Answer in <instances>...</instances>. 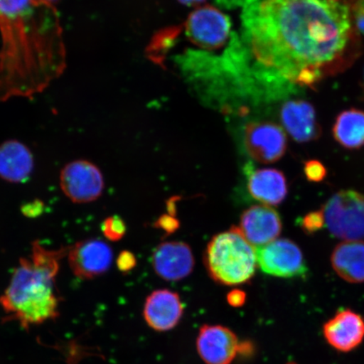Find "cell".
<instances>
[{
  "mask_svg": "<svg viewBox=\"0 0 364 364\" xmlns=\"http://www.w3.org/2000/svg\"><path fill=\"white\" fill-rule=\"evenodd\" d=\"M240 230L253 247H260L279 237L282 232L279 213L267 205H255L240 218Z\"/></svg>",
  "mask_w": 364,
  "mask_h": 364,
  "instance_id": "cell-11",
  "label": "cell"
},
{
  "mask_svg": "<svg viewBox=\"0 0 364 364\" xmlns=\"http://www.w3.org/2000/svg\"><path fill=\"white\" fill-rule=\"evenodd\" d=\"M154 271L161 279L180 281L193 271L194 257L188 244L171 241L159 245L152 256Z\"/></svg>",
  "mask_w": 364,
  "mask_h": 364,
  "instance_id": "cell-12",
  "label": "cell"
},
{
  "mask_svg": "<svg viewBox=\"0 0 364 364\" xmlns=\"http://www.w3.org/2000/svg\"><path fill=\"white\" fill-rule=\"evenodd\" d=\"M326 225L336 238L364 239V195L353 190L336 193L322 209Z\"/></svg>",
  "mask_w": 364,
  "mask_h": 364,
  "instance_id": "cell-4",
  "label": "cell"
},
{
  "mask_svg": "<svg viewBox=\"0 0 364 364\" xmlns=\"http://www.w3.org/2000/svg\"><path fill=\"white\" fill-rule=\"evenodd\" d=\"M63 193L75 203H87L101 197L105 182L101 170L87 161L67 164L60 174Z\"/></svg>",
  "mask_w": 364,
  "mask_h": 364,
  "instance_id": "cell-6",
  "label": "cell"
},
{
  "mask_svg": "<svg viewBox=\"0 0 364 364\" xmlns=\"http://www.w3.org/2000/svg\"><path fill=\"white\" fill-rule=\"evenodd\" d=\"M102 230L109 240L118 241L124 237L127 226L121 217L114 215L107 218L103 221Z\"/></svg>",
  "mask_w": 364,
  "mask_h": 364,
  "instance_id": "cell-20",
  "label": "cell"
},
{
  "mask_svg": "<svg viewBox=\"0 0 364 364\" xmlns=\"http://www.w3.org/2000/svg\"><path fill=\"white\" fill-rule=\"evenodd\" d=\"M304 175L309 181L321 182L326 179L327 170L321 161L316 159H311L304 164Z\"/></svg>",
  "mask_w": 364,
  "mask_h": 364,
  "instance_id": "cell-22",
  "label": "cell"
},
{
  "mask_svg": "<svg viewBox=\"0 0 364 364\" xmlns=\"http://www.w3.org/2000/svg\"><path fill=\"white\" fill-rule=\"evenodd\" d=\"M244 143L249 156L262 164L279 161L288 147L282 127L273 122H252L245 127Z\"/></svg>",
  "mask_w": 364,
  "mask_h": 364,
  "instance_id": "cell-7",
  "label": "cell"
},
{
  "mask_svg": "<svg viewBox=\"0 0 364 364\" xmlns=\"http://www.w3.org/2000/svg\"><path fill=\"white\" fill-rule=\"evenodd\" d=\"M244 26L260 74L279 88H315L361 53L349 6L333 0H247Z\"/></svg>",
  "mask_w": 364,
  "mask_h": 364,
  "instance_id": "cell-1",
  "label": "cell"
},
{
  "mask_svg": "<svg viewBox=\"0 0 364 364\" xmlns=\"http://www.w3.org/2000/svg\"><path fill=\"white\" fill-rule=\"evenodd\" d=\"M323 334L334 349L351 352L364 340V318L351 309H343L326 322Z\"/></svg>",
  "mask_w": 364,
  "mask_h": 364,
  "instance_id": "cell-13",
  "label": "cell"
},
{
  "mask_svg": "<svg viewBox=\"0 0 364 364\" xmlns=\"http://www.w3.org/2000/svg\"><path fill=\"white\" fill-rule=\"evenodd\" d=\"M247 178V188L250 196L267 206L279 205L288 195V183L281 171L270 168L249 170Z\"/></svg>",
  "mask_w": 364,
  "mask_h": 364,
  "instance_id": "cell-16",
  "label": "cell"
},
{
  "mask_svg": "<svg viewBox=\"0 0 364 364\" xmlns=\"http://www.w3.org/2000/svg\"><path fill=\"white\" fill-rule=\"evenodd\" d=\"M331 265L338 275L351 284L364 283V242L347 241L336 245Z\"/></svg>",
  "mask_w": 364,
  "mask_h": 364,
  "instance_id": "cell-18",
  "label": "cell"
},
{
  "mask_svg": "<svg viewBox=\"0 0 364 364\" xmlns=\"http://www.w3.org/2000/svg\"><path fill=\"white\" fill-rule=\"evenodd\" d=\"M333 1H336V2H341V0H333Z\"/></svg>",
  "mask_w": 364,
  "mask_h": 364,
  "instance_id": "cell-30",
  "label": "cell"
},
{
  "mask_svg": "<svg viewBox=\"0 0 364 364\" xmlns=\"http://www.w3.org/2000/svg\"><path fill=\"white\" fill-rule=\"evenodd\" d=\"M41 2H43L46 4H51V3L56 1V0H39Z\"/></svg>",
  "mask_w": 364,
  "mask_h": 364,
  "instance_id": "cell-28",
  "label": "cell"
},
{
  "mask_svg": "<svg viewBox=\"0 0 364 364\" xmlns=\"http://www.w3.org/2000/svg\"><path fill=\"white\" fill-rule=\"evenodd\" d=\"M136 260L134 255L129 250H124L117 257V266L120 272L127 273L135 268Z\"/></svg>",
  "mask_w": 364,
  "mask_h": 364,
  "instance_id": "cell-23",
  "label": "cell"
},
{
  "mask_svg": "<svg viewBox=\"0 0 364 364\" xmlns=\"http://www.w3.org/2000/svg\"><path fill=\"white\" fill-rule=\"evenodd\" d=\"M73 273L80 279H93L106 273L112 264L113 252L108 244L87 239L71 245L67 254Z\"/></svg>",
  "mask_w": 364,
  "mask_h": 364,
  "instance_id": "cell-8",
  "label": "cell"
},
{
  "mask_svg": "<svg viewBox=\"0 0 364 364\" xmlns=\"http://www.w3.org/2000/svg\"><path fill=\"white\" fill-rule=\"evenodd\" d=\"M184 308L178 294L169 289L154 291L148 296L144 307V317L150 328L168 331L179 324Z\"/></svg>",
  "mask_w": 364,
  "mask_h": 364,
  "instance_id": "cell-14",
  "label": "cell"
},
{
  "mask_svg": "<svg viewBox=\"0 0 364 364\" xmlns=\"http://www.w3.org/2000/svg\"><path fill=\"white\" fill-rule=\"evenodd\" d=\"M257 250L258 265L268 275L292 279L307 274L301 250L292 240H275Z\"/></svg>",
  "mask_w": 364,
  "mask_h": 364,
  "instance_id": "cell-5",
  "label": "cell"
},
{
  "mask_svg": "<svg viewBox=\"0 0 364 364\" xmlns=\"http://www.w3.org/2000/svg\"><path fill=\"white\" fill-rule=\"evenodd\" d=\"M34 159L31 150L17 140L0 145V177L11 183H21L33 171Z\"/></svg>",
  "mask_w": 364,
  "mask_h": 364,
  "instance_id": "cell-17",
  "label": "cell"
},
{
  "mask_svg": "<svg viewBox=\"0 0 364 364\" xmlns=\"http://www.w3.org/2000/svg\"><path fill=\"white\" fill-rule=\"evenodd\" d=\"M197 350L206 364H231L242 349L238 336L230 329L204 325L199 331Z\"/></svg>",
  "mask_w": 364,
  "mask_h": 364,
  "instance_id": "cell-10",
  "label": "cell"
},
{
  "mask_svg": "<svg viewBox=\"0 0 364 364\" xmlns=\"http://www.w3.org/2000/svg\"><path fill=\"white\" fill-rule=\"evenodd\" d=\"M182 4H186V6H193V4H198L204 1V0H179Z\"/></svg>",
  "mask_w": 364,
  "mask_h": 364,
  "instance_id": "cell-27",
  "label": "cell"
},
{
  "mask_svg": "<svg viewBox=\"0 0 364 364\" xmlns=\"http://www.w3.org/2000/svg\"><path fill=\"white\" fill-rule=\"evenodd\" d=\"M186 33L200 47L213 49L224 45L230 34V21L213 6L198 8L186 22Z\"/></svg>",
  "mask_w": 364,
  "mask_h": 364,
  "instance_id": "cell-9",
  "label": "cell"
},
{
  "mask_svg": "<svg viewBox=\"0 0 364 364\" xmlns=\"http://www.w3.org/2000/svg\"><path fill=\"white\" fill-rule=\"evenodd\" d=\"M44 211V203L40 200L23 205L21 212L28 218H36L42 215Z\"/></svg>",
  "mask_w": 364,
  "mask_h": 364,
  "instance_id": "cell-25",
  "label": "cell"
},
{
  "mask_svg": "<svg viewBox=\"0 0 364 364\" xmlns=\"http://www.w3.org/2000/svg\"><path fill=\"white\" fill-rule=\"evenodd\" d=\"M363 3V6H364V0H362Z\"/></svg>",
  "mask_w": 364,
  "mask_h": 364,
  "instance_id": "cell-31",
  "label": "cell"
},
{
  "mask_svg": "<svg viewBox=\"0 0 364 364\" xmlns=\"http://www.w3.org/2000/svg\"><path fill=\"white\" fill-rule=\"evenodd\" d=\"M280 117L286 131L297 142H311L321 134L315 108L306 101L297 100L284 103Z\"/></svg>",
  "mask_w": 364,
  "mask_h": 364,
  "instance_id": "cell-15",
  "label": "cell"
},
{
  "mask_svg": "<svg viewBox=\"0 0 364 364\" xmlns=\"http://www.w3.org/2000/svg\"><path fill=\"white\" fill-rule=\"evenodd\" d=\"M325 225V215L323 210L309 213L301 221L302 229L308 235L317 233L324 228Z\"/></svg>",
  "mask_w": 364,
  "mask_h": 364,
  "instance_id": "cell-21",
  "label": "cell"
},
{
  "mask_svg": "<svg viewBox=\"0 0 364 364\" xmlns=\"http://www.w3.org/2000/svg\"><path fill=\"white\" fill-rule=\"evenodd\" d=\"M247 300V294L242 290L235 289L227 295V301L233 307L242 306Z\"/></svg>",
  "mask_w": 364,
  "mask_h": 364,
  "instance_id": "cell-26",
  "label": "cell"
},
{
  "mask_svg": "<svg viewBox=\"0 0 364 364\" xmlns=\"http://www.w3.org/2000/svg\"><path fill=\"white\" fill-rule=\"evenodd\" d=\"M180 226V222L174 216L170 215H163L156 223V227L167 232L168 234L173 233Z\"/></svg>",
  "mask_w": 364,
  "mask_h": 364,
  "instance_id": "cell-24",
  "label": "cell"
},
{
  "mask_svg": "<svg viewBox=\"0 0 364 364\" xmlns=\"http://www.w3.org/2000/svg\"><path fill=\"white\" fill-rule=\"evenodd\" d=\"M209 276L218 284L235 286L248 283L257 270V250L239 227L213 236L204 253Z\"/></svg>",
  "mask_w": 364,
  "mask_h": 364,
  "instance_id": "cell-3",
  "label": "cell"
},
{
  "mask_svg": "<svg viewBox=\"0 0 364 364\" xmlns=\"http://www.w3.org/2000/svg\"><path fill=\"white\" fill-rule=\"evenodd\" d=\"M363 88L364 90V70H363Z\"/></svg>",
  "mask_w": 364,
  "mask_h": 364,
  "instance_id": "cell-29",
  "label": "cell"
},
{
  "mask_svg": "<svg viewBox=\"0 0 364 364\" xmlns=\"http://www.w3.org/2000/svg\"><path fill=\"white\" fill-rule=\"evenodd\" d=\"M68 249L70 247L48 249L34 241L29 257L20 259L10 284L0 296L6 321L19 322L22 328L29 330L31 326L59 316L61 298L56 279Z\"/></svg>",
  "mask_w": 364,
  "mask_h": 364,
  "instance_id": "cell-2",
  "label": "cell"
},
{
  "mask_svg": "<svg viewBox=\"0 0 364 364\" xmlns=\"http://www.w3.org/2000/svg\"><path fill=\"white\" fill-rule=\"evenodd\" d=\"M334 138L345 149H358L364 146V112L349 109L341 112L332 129Z\"/></svg>",
  "mask_w": 364,
  "mask_h": 364,
  "instance_id": "cell-19",
  "label": "cell"
}]
</instances>
